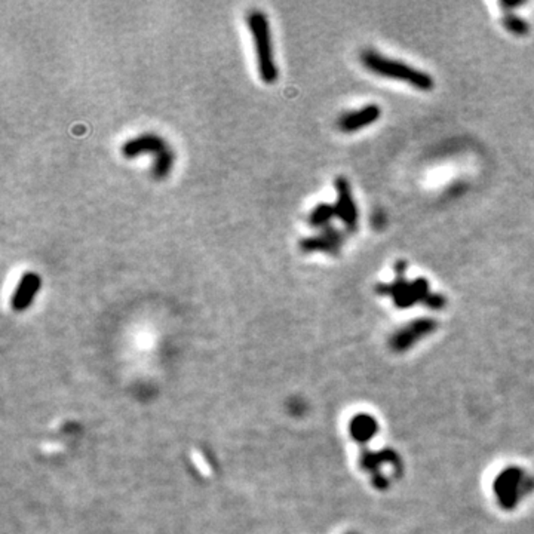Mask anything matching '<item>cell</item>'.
Instances as JSON below:
<instances>
[{
  "label": "cell",
  "mask_w": 534,
  "mask_h": 534,
  "mask_svg": "<svg viewBox=\"0 0 534 534\" xmlns=\"http://www.w3.org/2000/svg\"><path fill=\"white\" fill-rule=\"evenodd\" d=\"M437 327L438 324L435 319H430V318L414 319L408 325L402 327L393 334V337L391 338V346L398 352L407 351V349L414 346V343H417L419 340L434 333Z\"/></svg>",
  "instance_id": "obj_6"
},
{
  "label": "cell",
  "mask_w": 534,
  "mask_h": 534,
  "mask_svg": "<svg viewBox=\"0 0 534 534\" xmlns=\"http://www.w3.org/2000/svg\"><path fill=\"white\" fill-rule=\"evenodd\" d=\"M351 432L355 441H368L377 432V425L370 416L359 414L351 423Z\"/></svg>",
  "instance_id": "obj_13"
},
{
  "label": "cell",
  "mask_w": 534,
  "mask_h": 534,
  "mask_svg": "<svg viewBox=\"0 0 534 534\" xmlns=\"http://www.w3.org/2000/svg\"><path fill=\"white\" fill-rule=\"evenodd\" d=\"M361 62L365 70L373 73L375 76L405 82V84H408L410 86L419 91L428 92L435 86V80L429 73L414 69L407 62L384 57L383 54H379L373 49H365L361 54Z\"/></svg>",
  "instance_id": "obj_1"
},
{
  "label": "cell",
  "mask_w": 534,
  "mask_h": 534,
  "mask_svg": "<svg viewBox=\"0 0 534 534\" xmlns=\"http://www.w3.org/2000/svg\"><path fill=\"white\" fill-rule=\"evenodd\" d=\"M246 25L253 36L259 76L264 84L272 85L278 80L279 70L275 61L269 18L259 9H254V11L248 12L246 15Z\"/></svg>",
  "instance_id": "obj_2"
},
{
  "label": "cell",
  "mask_w": 534,
  "mask_h": 534,
  "mask_svg": "<svg viewBox=\"0 0 534 534\" xmlns=\"http://www.w3.org/2000/svg\"><path fill=\"white\" fill-rule=\"evenodd\" d=\"M174 162H176V153H174V150L171 149V147H168V149H165L163 152H161L159 154H156L153 158V163H152V177L154 180H165L167 178L172 168H174Z\"/></svg>",
  "instance_id": "obj_12"
},
{
  "label": "cell",
  "mask_w": 534,
  "mask_h": 534,
  "mask_svg": "<svg viewBox=\"0 0 534 534\" xmlns=\"http://www.w3.org/2000/svg\"><path fill=\"white\" fill-rule=\"evenodd\" d=\"M382 116V108L377 104H368L352 112L343 113L338 117L337 126L338 130L346 134H352L364 130L367 126H371L379 121Z\"/></svg>",
  "instance_id": "obj_8"
},
{
  "label": "cell",
  "mask_w": 534,
  "mask_h": 534,
  "mask_svg": "<svg viewBox=\"0 0 534 534\" xmlns=\"http://www.w3.org/2000/svg\"><path fill=\"white\" fill-rule=\"evenodd\" d=\"M168 141H165L161 135L146 132L126 140L121 147V152L125 159H135L138 156L147 153H150L154 158L156 154H159L165 149H168Z\"/></svg>",
  "instance_id": "obj_7"
},
{
  "label": "cell",
  "mask_w": 534,
  "mask_h": 534,
  "mask_svg": "<svg viewBox=\"0 0 534 534\" xmlns=\"http://www.w3.org/2000/svg\"><path fill=\"white\" fill-rule=\"evenodd\" d=\"M334 187L337 191V200L334 204L337 218L345 224L349 232H355L358 227L359 213L353 199L351 183L347 181L346 177H337L334 181Z\"/></svg>",
  "instance_id": "obj_5"
},
{
  "label": "cell",
  "mask_w": 534,
  "mask_h": 534,
  "mask_svg": "<svg viewBox=\"0 0 534 534\" xmlns=\"http://www.w3.org/2000/svg\"><path fill=\"white\" fill-rule=\"evenodd\" d=\"M346 242V235L334 226L322 229L319 233L303 237L299 242L300 250L305 254H327L338 255Z\"/></svg>",
  "instance_id": "obj_4"
},
{
  "label": "cell",
  "mask_w": 534,
  "mask_h": 534,
  "mask_svg": "<svg viewBox=\"0 0 534 534\" xmlns=\"http://www.w3.org/2000/svg\"><path fill=\"white\" fill-rule=\"evenodd\" d=\"M426 307L432 309V310H441L444 309V306L447 305V299L443 296V294H437V292H430L426 301L423 303Z\"/></svg>",
  "instance_id": "obj_15"
},
{
  "label": "cell",
  "mask_w": 534,
  "mask_h": 534,
  "mask_svg": "<svg viewBox=\"0 0 534 534\" xmlns=\"http://www.w3.org/2000/svg\"><path fill=\"white\" fill-rule=\"evenodd\" d=\"M524 485V478L521 476V472L517 469H509V471L503 472L494 484V490L497 493V497L506 504L513 506L517 503V497L520 493L518 487Z\"/></svg>",
  "instance_id": "obj_10"
},
{
  "label": "cell",
  "mask_w": 534,
  "mask_h": 534,
  "mask_svg": "<svg viewBox=\"0 0 534 534\" xmlns=\"http://www.w3.org/2000/svg\"><path fill=\"white\" fill-rule=\"evenodd\" d=\"M336 207L333 204H327V202H322V204H318L315 208H313L309 217H307V223L313 229H325L331 226V222L333 218H336Z\"/></svg>",
  "instance_id": "obj_11"
},
{
  "label": "cell",
  "mask_w": 534,
  "mask_h": 534,
  "mask_svg": "<svg viewBox=\"0 0 534 534\" xmlns=\"http://www.w3.org/2000/svg\"><path fill=\"white\" fill-rule=\"evenodd\" d=\"M405 269H407V263L398 262L395 266L397 270V278L389 283H379L377 285V292L383 294V296H389L395 306L399 309H408L416 305V303H425L430 291L429 281L425 278H417L414 281H408L405 278Z\"/></svg>",
  "instance_id": "obj_3"
},
{
  "label": "cell",
  "mask_w": 534,
  "mask_h": 534,
  "mask_svg": "<svg viewBox=\"0 0 534 534\" xmlns=\"http://www.w3.org/2000/svg\"><path fill=\"white\" fill-rule=\"evenodd\" d=\"M42 288V278L36 272H25L18 281L15 291L11 297V307L15 312H24L29 309Z\"/></svg>",
  "instance_id": "obj_9"
},
{
  "label": "cell",
  "mask_w": 534,
  "mask_h": 534,
  "mask_svg": "<svg viewBox=\"0 0 534 534\" xmlns=\"http://www.w3.org/2000/svg\"><path fill=\"white\" fill-rule=\"evenodd\" d=\"M502 24L506 29V32L518 36V38H521V36H526L530 32L529 23L524 20V18L515 15L513 12H506L502 18Z\"/></svg>",
  "instance_id": "obj_14"
},
{
  "label": "cell",
  "mask_w": 534,
  "mask_h": 534,
  "mask_svg": "<svg viewBox=\"0 0 534 534\" xmlns=\"http://www.w3.org/2000/svg\"><path fill=\"white\" fill-rule=\"evenodd\" d=\"M522 5H526L524 0H517V2H513V0H502L500 2V6L504 9L506 12H513V9H517Z\"/></svg>",
  "instance_id": "obj_16"
}]
</instances>
